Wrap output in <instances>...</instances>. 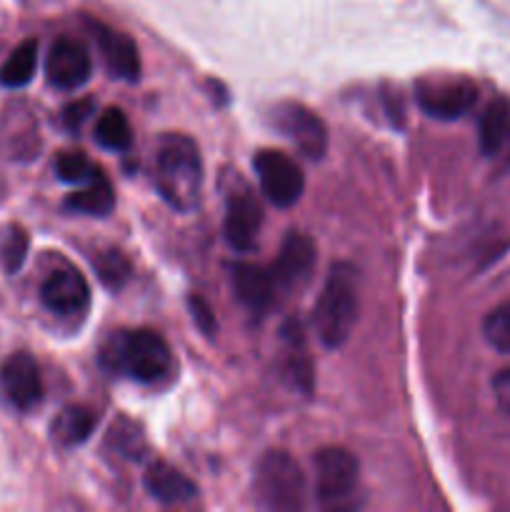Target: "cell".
Instances as JSON below:
<instances>
[{"label":"cell","instance_id":"6da1fadb","mask_svg":"<svg viewBox=\"0 0 510 512\" xmlns=\"http://www.w3.org/2000/svg\"><path fill=\"white\" fill-rule=\"evenodd\" d=\"M155 188L160 198L178 213L198 208L203 190V160L193 140L178 133L160 138L155 153Z\"/></svg>","mask_w":510,"mask_h":512},{"label":"cell","instance_id":"7a4b0ae2","mask_svg":"<svg viewBox=\"0 0 510 512\" xmlns=\"http://www.w3.org/2000/svg\"><path fill=\"white\" fill-rule=\"evenodd\" d=\"M100 363L110 373L153 385L170 375L173 353L163 335L155 330H120L103 343Z\"/></svg>","mask_w":510,"mask_h":512},{"label":"cell","instance_id":"3957f363","mask_svg":"<svg viewBox=\"0 0 510 512\" xmlns=\"http://www.w3.org/2000/svg\"><path fill=\"white\" fill-rule=\"evenodd\" d=\"M355 320H358V275L353 265L338 263L330 268L323 293L315 303V335L325 348H340L353 333Z\"/></svg>","mask_w":510,"mask_h":512},{"label":"cell","instance_id":"277c9868","mask_svg":"<svg viewBox=\"0 0 510 512\" xmlns=\"http://www.w3.org/2000/svg\"><path fill=\"white\" fill-rule=\"evenodd\" d=\"M258 495L273 510H300L305 505V475L283 450H270L258 465Z\"/></svg>","mask_w":510,"mask_h":512},{"label":"cell","instance_id":"5b68a950","mask_svg":"<svg viewBox=\"0 0 510 512\" xmlns=\"http://www.w3.org/2000/svg\"><path fill=\"white\" fill-rule=\"evenodd\" d=\"M415 100L420 110L435 120H458L478 103V85L463 75L420 78L415 83Z\"/></svg>","mask_w":510,"mask_h":512},{"label":"cell","instance_id":"8992f818","mask_svg":"<svg viewBox=\"0 0 510 512\" xmlns=\"http://www.w3.org/2000/svg\"><path fill=\"white\" fill-rule=\"evenodd\" d=\"M358 488V460L345 448H323L315 455V495L323 508L353 503Z\"/></svg>","mask_w":510,"mask_h":512},{"label":"cell","instance_id":"52a82bcc","mask_svg":"<svg viewBox=\"0 0 510 512\" xmlns=\"http://www.w3.org/2000/svg\"><path fill=\"white\" fill-rule=\"evenodd\" d=\"M253 165L258 173L260 190L270 203L278 208H290L298 203L305 190V178L303 170L290 155L280 153V150H260Z\"/></svg>","mask_w":510,"mask_h":512},{"label":"cell","instance_id":"ba28073f","mask_svg":"<svg viewBox=\"0 0 510 512\" xmlns=\"http://www.w3.org/2000/svg\"><path fill=\"white\" fill-rule=\"evenodd\" d=\"M273 125L305 158L320 160L328 150V128L323 118L300 103H280L273 110Z\"/></svg>","mask_w":510,"mask_h":512},{"label":"cell","instance_id":"9c48e42d","mask_svg":"<svg viewBox=\"0 0 510 512\" xmlns=\"http://www.w3.org/2000/svg\"><path fill=\"white\" fill-rule=\"evenodd\" d=\"M0 393L20 413H28L43 400V378L30 353H13L0 365Z\"/></svg>","mask_w":510,"mask_h":512},{"label":"cell","instance_id":"30bf717a","mask_svg":"<svg viewBox=\"0 0 510 512\" xmlns=\"http://www.w3.org/2000/svg\"><path fill=\"white\" fill-rule=\"evenodd\" d=\"M45 75H48L50 85H55L58 90H78L93 75V58L78 38L63 35L50 48L48 60H45Z\"/></svg>","mask_w":510,"mask_h":512},{"label":"cell","instance_id":"8fae6325","mask_svg":"<svg viewBox=\"0 0 510 512\" xmlns=\"http://www.w3.org/2000/svg\"><path fill=\"white\" fill-rule=\"evenodd\" d=\"M260 228H263V210L258 200L248 190L230 193L223 220V233L230 248L235 253H253L260 243Z\"/></svg>","mask_w":510,"mask_h":512},{"label":"cell","instance_id":"7c38bea8","mask_svg":"<svg viewBox=\"0 0 510 512\" xmlns=\"http://www.w3.org/2000/svg\"><path fill=\"white\" fill-rule=\"evenodd\" d=\"M40 300L53 315L73 318V315H80L90 305V285L78 270H53L40 285Z\"/></svg>","mask_w":510,"mask_h":512},{"label":"cell","instance_id":"4fadbf2b","mask_svg":"<svg viewBox=\"0 0 510 512\" xmlns=\"http://www.w3.org/2000/svg\"><path fill=\"white\" fill-rule=\"evenodd\" d=\"M315 268V243L303 233H288V238L280 245V253L275 263L270 265L278 293H293L305 280L310 278Z\"/></svg>","mask_w":510,"mask_h":512},{"label":"cell","instance_id":"5bb4252c","mask_svg":"<svg viewBox=\"0 0 510 512\" xmlns=\"http://www.w3.org/2000/svg\"><path fill=\"white\" fill-rule=\"evenodd\" d=\"M90 30H93L95 40H98L100 55H103V63L108 68V73L118 80L135 83L140 78L138 45L125 33L108 28V25L98 23V20L90 23Z\"/></svg>","mask_w":510,"mask_h":512},{"label":"cell","instance_id":"9a60e30c","mask_svg":"<svg viewBox=\"0 0 510 512\" xmlns=\"http://www.w3.org/2000/svg\"><path fill=\"white\" fill-rule=\"evenodd\" d=\"M230 280H233L238 300L253 315H265L273 308L278 298V285L270 268H260L255 263H235L230 265Z\"/></svg>","mask_w":510,"mask_h":512},{"label":"cell","instance_id":"2e32d148","mask_svg":"<svg viewBox=\"0 0 510 512\" xmlns=\"http://www.w3.org/2000/svg\"><path fill=\"white\" fill-rule=\"evenodd\" d=\"M283 368H280V375H283L285 385L295 393L310 395L313 393V363H310V355L305 350V338L303 330H300L298 320H290L288 325L283 328Z\"/></svg>","mask_w":510,"mask_h":512},{"label":"cell","instance_id":"e0dca14e","mask_svg":"<svg viewBox=\"0 0 510 512\" xmlns=\"http://www.w3.org/2000/svg\"><path fill=\"white\" fill-rule=\"evenodd\" d=\"M143 483L145 490L163 505H183L195 500V495H198V488H195L193 480L185 478L178 468H173L165 460H155L145 470Z\"/></svg>","mask_w":510,"mask_h":512},{"label":"cell","instance_id":"ac0fdd59","mask_svg":"<svg viewBox=\"0 0 510 512\" xmlns=\"http://www.w3.org/2000/svg\"><path fill=\"white\" fill-rule=\"evenodd\" d=\"M510 143V103L505 98L490 100L478 120L480 153L493 158Z\"/></svg>","mask_w":510,"mask_h":512},{"label":"cell","instance_id":"d6986e66","mask_svg":"<svg viewBox=\"0 0 510 512\" xmlns=\"http://www.w3.org/2000/svg\"><path fill=\"white\" fill-rule=\"evenodd\" d=\"M95 425H98V415L88 405H68L58 413V418L53 420V440L63 448H75V445H83L85 440L93 435Z\"/></svg>","mask_w":510,"mask_h":512},{"label":"cell","instance_id":"ffe728a7","mask_svg":"<svg viewBox=\"0 0 510 512\" xmlns=\"http://www.w3.org/2000/svg\"><path fill=\"white\" fill-rule=\"evenodd\" d=\"M115 208V193L110 180L103 173L93 178L90 183L80 185V190L70 193L65 198V210L80 215H93V218H105Z\"/></svg>","mask_w":510,"mask_h":512},{"label":"cell","instance_id":"44dd1931","mask_svg":"<svg viewBox=\"0 0 510 512\" xmlns=\"http://www.w3.org/2000/svg\"><path fill=\"white\" fill-rule=\"evenodd\" d=\"M95 140L98 145H103L105 150H113V153H125L133 145V128H130L128 115L120 108H105L100 113L98 123H95Z\"/></svg>","mask_w":510,"mask_h":512},{"label":"cell","instance_id":"7402d4cb","mask_svg":"<svg viewBox=\"0 0 510 512\" xmlns=\"http://www.w3.org/2000/svg\"><path fill=\"white\" fill-rule=\"evenodd\" d=\"M35 68H38V40H23L0 68V83L5 88H23L33 80Z\"/></svg>","mask_w":510,"mask_h":512},{"label":"cell","instance_id":"603a6c76","mask_svg":"<svg viewBox=\"0 0 510 512\" xmlns=\"http://www.w3.org/2000/svg\"><path fill=\"white\" fill-rule=\"evenodd\" d=\"M100 173L103 170L88 155L80 153V150H63L55 158V175H58V180H63L68 185H85L93 178H98Z\"/></svg>","mask_w":510,"mask_h":512},{"label":"cell","instance_id":"cb8c5ba5","mask_svg":"<svg viewBox=\"0 0 510 512\" xmlns=\"http://www.w3.org/2000/svg\"><path fill=\"white\" fill-rule=\"evenodd\" d=\"M93 268L95 273H98L100 283L108 290H120L130 278H133V265H130V260L115 248L103 250V253L95 255Z\"/></svg>","mask_w":510,"mask_h":512},{"label":"cell","instance_id":"d4e9b609","mask_svg":"<svg viewBox=\"0 0 510 512\" xmlns=\"http://www.w3.org/2000/svg\"><path fill=\"white\" fill-rule=\"evenodd\" d=\"M28 233L20 225H8L0 233V263H3L5 273L15 275L23 268L25 258H28Z\"/></svg>","mask_w":510,"mask_h":512},{"label":"cell","instance_id":"484cf974","mask_svg":"<svg viewBox=\"0 0 510 512\" xmlns=\"http://www.w3.org/2000/svg\"><path fill=\"white\" fill-rule=\"evenodd\" d=\"M483 338L498 353L510 355V300L490 310L483 320Z\"/></svg>","mask_w":510,"mask_h":512},{"label":"cell","instance_id":"4316f807","mask_svg":"<svg viewBox=\"0 0 510 512\" xmlns=\"http://www.w3.org/2000/svg\"><path fill=\"white\" fill-rule=\"evenodd\" d=\"M90 115H93V100L80 98V100H75V103L65 105L63 108V125L70 130V133H78Z\"/></svg>","mask_w":510,"mask_h":512},{"label":"cell","instance_id":"83f0119b","mask_svg":"<svg viewBox=\"0 0 510 512\" xmlns=\"http://www.w3.org/2000/svg\"><path fill=\"white\" fill-rule=\"evenodd\" d=\"M188 303H190V310H193L195 325H198L205 335H213L215 330H218V320H215V313L208 305V300L200 298V295H193Z\"/></svg>","mask_w":510,"mask_h":512},{"label":"cell","instance_id":"f1b7e54d","mask_svg":"<svg viewBox=\"0 0 510 512\" xmlns=\"http://www.w3.org/2000/svg\"><path fill=\"white\" fill-rule=\"evenodd\" d=\"M493 395L498 408L510 415V368L500 370V373L493 378Z\"/></svg>","mask_w":510,"mask_h":512}]
</instances>
